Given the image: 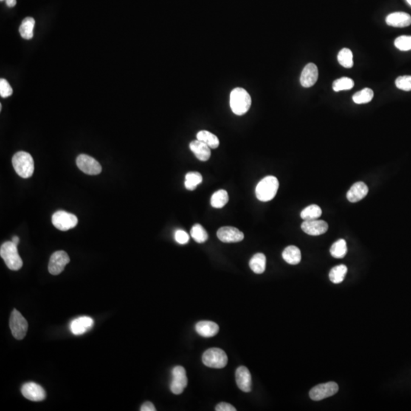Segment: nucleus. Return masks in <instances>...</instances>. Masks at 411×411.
Returning <instances> with one entry per match:
<instances>
[{"label":"nucleus","instance_id":"1","mask_svg":"<svg viewBox=\"0 0 411 411\" xmlns=\"http://www.w3.org/2000/svg\"><path fill=\"white\" fill-rule=\"evenodd\" d=\"M229 104L234 114L244 115L251 108V98L244 88H235L231 91Z\"/></svg>","mask_w":411,"mask_h":411},{"label":"nucleus","instance_id":"2","mask_svg":"<svg viewBox=\"0 0 411 411\" xmlns=\"http://www.w3.org/2000/svg\"><path fill=\"white\" fill-rule=\"evenodd\" d=\"M279 189V181L276 177L267 176L257 184L255 194L257 199L268 202L275 198Z\"/></svg>","mask_w":411,"mask_h":411},{"label":"nucleus","instance_id":"3","mask_svg":"<svg viewBox=\"0 0 411 411\" xmlns=\"http://www.w3.org/2000/svg\"><path fill=\"white\" fill-rule=\"evenodd\" d=\"M12 164L16 173L23 178H29L33 175L35 163L32 156L26 152L15 153L12 158Z\"/></svg>","mask_w":411,"mask_h":411},{"label":"nucleus","instance_id":"4","mask_svg":"<svg viewBox=\"0 0 411 411\" xmlns=\"http://www.w3.org/2000/svg\"><path fill=\"white\" fill-rule=\"evenodd\" d=\"M16 245L12 241L3 243L0 248V255L6 266L12 271H18L22 268L23 262L18 252Z\"/></svg>","mask_w":411,"mask_h":411},{"label":"nucleus","instance_id":"5","mask_svg":"<svg viewBox=\"0 0 411 411\" xmlns=\"http://www.w3.org/2000/svg\"><path fill=\"white\" fill-rule=\"evenodd\" d=\"M203 364L207 367L223 369L227 365L228 356L225 351L220 348L208 349L202 356Z\"/></svg>","mask_w":411,"mask_h":411},{"label":"nucleus","instance_id":"6","mask_svg":"<svg viewBox=\"0 0 411 411\" xmlns=\"http://www.w3.org/2000/svg\"><path fill=\"white\" fill-rule=\"evenodd\" d=\"M9 327L15 339L22 340L27 333L29 324L18 310L14 309L11 314Z\"/></svg>","mask_w":411,"mask_h":411},{"label":"nucleus","instance_id":"7","mask_svg":"<svg viewBox=\"0 0 411 411\" xmlns=\"http://www.w3.org/2000/svg\"><path fill=\"white\" fill-rule=\"evenodd\" d=\"M52 223L59 230L68 231L77 226L78 218L74 214L60 210L53 215Z\"/></svg>","mask_w":411,"mask_h":411},{"label":"nucleus","instance_id":"8","mask_svg":"<svg viewBox=\"0 0 411 411\" xmlns=\"http://www.w3.org/2000/svg\"><path fill=\"white\" fill-rule=\"evenodd\" d=\"M339 390L337 384L333 381L320 384L313 388L309 392V396L313 401H321L329 397L333 396Z\"/></svg>","mask_w":411,"mask_h":411},{"label":"nucleus","instance_id":"9","mask_svg":"<svg viewBox=\"0 0 411 411\" xmlns=\"http://www.w3.org/2000/svg\"><path fill=\"white\" fill-rule=\"evenodd\" d=\"M187 386L186 370L181 366L175 367L172 370V380L170 384L171 391L175 395H181Z\"/></svg>","mask_w":411,"mask_h":411},{"label":"nucleus","instance_id":"10","mask_svg":"<svg viewBox=\"0 0 411 411\" xmlns=\"http://www.w3.org/2000/svg\"><path fill=\"white\" fill-rule=\"evenodd\" d=\"M70 259L67 253L64 251H58L54 252L50 259L48 270L52 275H59L63 272L65 267L69 263Z\"/></svg>","mask_w":411,"mask_h":411},{"label":"nucleus","instance_id":"11","mask_svg":"<svg viewBox=\"0 0 411 411\" xmlns=\"http://www.w3.org/2000/svg\"><path fill=\"white\" fill-rule=\"evenodd\" d=\"M77 164L79 168L87 175H97L102 171V166L96 159L85 154L78 156Z\"/></svg>","mask_w":411,"mask_h":411},{"label":"nucleus","instance_id":"12","mask_svg":"<svg viewBox=\"0 0 411 411\" xmlns=\"http://www.w3.org/2000/svg\"><path fill=\"white\" fill-rule=\"evenodd\" d=\"M217 237L224 243H239L244 239V233L237 228L224 226L217 231Z\"/></svg>","mask_w":411,"mask_h":411},{"label":"nucleus","instance_id":"13","mask_svg":"<svg viewBox=\"0 0 411 411\" xmlns=\"http://www.w3.org/2000/svg\"><path fill=\"white\" fill-rule=\"evenodd\" d=\"M21 394L32 401H42L46 398V392L39 384L35 382L26 383L21 387Z\"/></svg>","mask_w":411,"mask_h":411},{"label":"nucleus","instance_id":"14","mask_svg":"<svg viewBox=\"0 0 411 411\" xmlns=\"http://www.w3.org/2000/svg\"><path fill=\"white\" fill-rule=\"evenodd\" d=\"M301 228L308 235L318 236L325 234L328 230V224L323 220H306L302 223Z\"/></svg>","mask_w":411,"mask_h":411},{"label":"nucleus","instance_id":"15","mask_svg":"<svg viewBox=\"0 0 411 411\" xmlns=\"http://www.w3.org/2000/svg\"><path fill=\"white\" fill-rule=\"evenodd\" d=\"M319 78V70L314 63H308L302 70L300 77V83L304 88L313 86Z\"/></svg>","mask_w":411,"mask_h":411},{"label":"nucleus","instance_id":"16","mask_svg":"<svg viewBox=\"0 0 411 411\" xmlns=\"http://www.w3.org/2000/svg\"><path fill=\"white\" fill-rule=\"evenodd\" d=\"M235 380L237 385L240 390L244 392H250L251 391L252 380L249 370L246 367H239L235 372Z\"/></svg>","mask_w":411,"mask_h":411},{"label":"nucleus","instance_id":"17","mask_svg":"<svg viewBox=\"0 0 411 411\" xmlns=\"http://www.w3.org/2000/svg\"><path fill=\"white\" fill-rule=\"evenodd\" d=\"M94 325V320L88 316H83L78 319H74L70 323L71 332L74 335H82L86 333L88 330L92 328Z\"/></svg>","mask_w":411,"mask_h":411},{"label":"nucleus","instance_id":"18","mask_svg":"<svg viewBox=\"0 0 411 411\" xmlns=\"http://www.w3.org/2000/svg\"><path fill=\"white\" fill-rule=\"evenodd\" d=\"M369 192L367 184L362 181L355 183L349 191L347 192V198L351 203H356L364 199Z\"/></svg>","mask_w":411,"mask_h":411},{"label":"nucleus","instance_id":"19","mask_svg":"<svg viewBox=\"0 0 411 411\" xmlns=\"http://www.w3.org/2000/svg\"><path fill=\"white\" fill-rule=\"evenodd\" d=\"M386 23L392 27H407L411 25V16L405 12H394L388 15Z\"/></svg>","mask_w":411,"mask_h":411},{"label":"nucleus","instance_id":"20","mask_svg":"<svg viewBox=\"0 0 411 411\" xmlns=\"http://www.w3.org/2000/svg\"><path fill=\"white\" fill-rule=\"evenodd\" d=\"M190 149L192 153L195 155L197 159L201 162H206L211 156V149L204 142L201 141H192L190 143Z\"/></svg>","mask_w":411,"mask_h":411},{"label":"nucleus","instance_id":"21","mask_svg":"<svg viewBox=\"0 0 411 411\" xmlns=\"http://www.w3.org/2000/svg\"><path fill=\"white\" fill-rule=\"evenodd\" d=\"M198 334L204 337H211L219 333L220 327L216 323L209 321H202L198 322L195 326Z\"/></svg>","mask_w":411,"mask_h":411},{"label":"nucleus","instance_id":"22","mask_svg":"<svg viewBox=\"0 0 411 411\" xmlns=\"http://www.w3.org/2000/svg\"><path fill=\"white\" fill-rule=\"evenodd\" d=\"M266 256L262 253L254 254L249 262L250 268L257 274H263L266 269Z\"/></svg>","mask_w":411,"mask_h":411},{"label":"nucleus","instance_id":"23","mask_svg":"<svg viewBox=\"0 0 411 411\" xmlns=\"http://www.w3.org/2000/svg\"><path fill=\"white\" fill-rule=\"evenodd\" d=\"M283 258L285 261L292 265L298 264L300 263L302 255L299 248L294 246H288L283 251Z\"/></svg>","mask_w":411,"mask_h":411},{"label":"nucleus","instance_id":"24","mask_svg":"<svg viewBox=\"0 0 411 411\" xmlns=\"http://www.w3.org/2000/svg\"><path fill=\"white\" fill-rule=\"evenodd\" d=\"M197 139L204 142L210 149H216L220 146V140H219L218 137L207 130H201V131L198 132L197 134Z\"/></svg>","mask_w":411,"mask_h":411},{"label":"nucleus","instance_id":"25","mask_svg":"<svg viewBox=\"0 0 411 411\" xmlns=\"http://www.w3.org/2000/svg\"><path fill=\"white\" fill-rule=\"evenodd\" d=\"M35 26V21L32 17H28L25 18L21 22L19 28V32L21 36L24 39L30 40L33 38L34 28Z\"/></svg>","mask_w":411,"mask_h":411},{"label":"nucleus","instance_id":"26","mask_svg":"<svg viewBox=\"0 0 411 411\" xmlns=\"http://www.w3.org/2000/svg\"><path fill=\"white\" fill-rule=\"evenodd\" d=\"M347 273V268L345 265L341 264L334 267L330 270L329 274V278L332 283H342L345 278L346 274Z\"/></svg>","mask_w":411,"mask_h":411},{"label":"nucleus","instance_id":"27","mask_svg":"<svg viewBox=\"0 0 411 411\" xmlns=\"http://www.w3.org/2000/svg\"><path fill=\"white\" fill-rule=\"evenodd\" d=\"M228 202H229V195L225 190H220L215 192L210 200L211 206L216 209L223 208Z\"/></svg>","mask_w":411,"mask_h":411},{"label":"nucleus","instance_id":"28","mask_svg":"<svg viewBox=\"0 0 411 411\" xmlns=\"http://www.w3.org/2000/svg\"><path fill=\"white\" fill-rule=\"evenodd\" d=\"M203 177L201 173L197 172H188L185 176L184 185L188 190H195L198 185L202 183Z\"/></svg>","mask_w":411,"mask_h":411},{"label":"nucleus","instance_id":"29","mask_svg":"<svg viewBox=\"0 0 411 411\" xmlns=\"http://www.w3.org/2000/svg\"><path fill=\"white\" fill-rule=\"evenodd\" d=\"M322 210L318 205H310L307 206L301 212V218L306 221V220H318V218L322 215Z\"/></svg>","mask_w":411,"mask_h":411},{"label":"nucleus","instance_id":"30","mask_svg":"<svg viewBox=\"0 0 411 411\" xmlns=\"http://www.w3.org/2000/svg\"><path fill=\"white\" fill-rule=\"evenodd\" d=\"M338 62L341 66L347 69L353 66V55L352 51L348 48H344L340 51L337 56Z\"/></svg>","mask_w":411,"mask_h":411},{"label":"nucleus","instance_id":"31","mask_svg":"<svg viewBox=\"0 0 411 411\" xmlns=\"http://www.w3.org/2000/svg\"><path fill=\"white\" fill-rule=\"evenodd\" d=\"M330 254L335 258H343L347 253V243L344 239H339L332 245Z\"/></svg>","mask_w":411,"mask_h":411},{"label":"nucleus","instance_id":"32","mask_svg":"<svg viewBox=\"0 0 411 411\" xmlns=\"http://www.w3.org/2000/svg\"><path fill=\"white\" fill-rule=\"evenodd\" d=\"M374 92L371 88H366L358 92L355 93L353 96V102L356 104H367L373 99Z\"/></svg>","mask_w":411,"mask_h":411},{"label":"nucleus","instance_id":"33","mask_svg":"<svg viewBox=\"0 0 411 411\" xmlns=\"http://www.w3.org/2000/svg\"><path fill=\"white\" fill-rule=\"evenodd\" d=\"M190 235L196 243H204L208 239V234L201 225L196 224L190 230Z\"/></svg>","mask_w":411,"mask_h":411},{"label":"nucleus","instance_id":"34","mask_svg":"<svg viewBox=\"0 0 411 411\" xmlns=\"http://www.w3.org/2000/svg\"><path fill=\"white\" fill-rule=\"evenodd\" d=\"M354 86V82L350 78L343 77L335 80L333 83V89L335 91H344V90H350Z\"/></svg>","mask_w":411,"mask_h":411},{"label":"nucleus","instance_id":"35","mask_svg":"<svg viewBox=\"0 0 411 411\" xmlns=\"http://www.w3.org/2000/svg\"><path fill=\"white\" fill-rule=\"evenodd\" d=\"M395 45L401 51H408L411 50V36H401L396 38Z\"/></svg>","mask_w":411,"mask_h":411},{"label":"nucleus","instance_id":"36","mask_svg":"<svg viewBox=\"0 0 411 411\" xmlns=\"http://www.w3.org/2000/svg\"><path fill=\"white\" fill-rule=\"evenodd\" d=\"M397 88L403 91H411V76L399 77L395 81Z\"/></svg>","mask_w":411,"mask_h":411},{"label":"nucleus","instance_id":"37","mask_svg":"<svg viewBox=\"0 0 411 411\" xmlns=\"http://www.w3.org/2000/svg\"><path fill=\"white\" fill-rule=\"evenodd\" d=\"M12 88L7 80L5 79L0 80V95L3 98H7L12 94Z\"/></svg>","mask_w":411,"mask_h":411},{"label":"nucleus","instance_id":"38","mask_svg":"<svg viewBox=\"0 0 411 411\" xmlns=\"http://www.w3.org/2000/svg\"><path fill=\"white\" fill-rule=\"evenodd\" d=\"M175 238L177 243L180 245L187 244L190 239L188 234L184 230H177L175 234Z\"/></svg>","mask_w":411,"mask_h":411},{"label":"nucleus","instance_id":"39","mask_svg":"<svg viewBox=\"0 0 411 411\" xmlns=\"http://www.w3.org/2000/svg\"><path fill=\"white\" fill-rule=\"evenodd\" d=\"M215 410L216 411H236V408L233 406L231 405L230 404H228L226 402L220 403L218 405L215 407Z\"/></svg>","mask_w":411,"mask_h":411},{"label":"nucleus","instance_id":"40","mask_svg":"<svg viewBox=\"0 0 411 411\" xmlns=\"http://www.w3.org/2000/svg\"><path fill=\"white\" fill-rule=\"evenodd\" d=\"M141 411H156V408L155 407V406L153 405V403L150 402V401H147V402L144 403L142 406H141L140 408Z\"/></svg>","mask_w":411,"mask_h":411},{"label":"nucleus","instance_id":"41","mask_svg":"<svg viewBox=\"0 0 411 411\" xmlns=\"http://www.w3.org/2000/svg\"><path fill=\"white\" fill-rule=\"evenodd\" d=\"M6 5L9 7H14L16 5V0H6Z\"/></svg>","mask_w":411,"mask_h":411},{"label":"nucleus","instance_id":"42","mask_svg":"<svg viewBox=\"0 0 411 411\" xmlns=\"http://www.w3.org/2000/svg\"><path fill=\"white\" fill-rule=\"evenodd\" d=\"M12 241L14 243V244L18 246V243H19V238H18V236H14L13 238H12Z\"/></svg>","mask_w":411,"mask_h":411},{"label":"nucleus","instance_id":"43","mask_svg":"<svg viewBox=\"0 0 411 411\" xmlns=\"http://www.w3.org/2000/svg\"><path fill=\"white\" fill-rule=\"evenodd\" d=\"M407 3H408L409 4H410V6H411V0H407Z\"/></svg>","mask_w":411,"mask_h":411},{"label":"nucleus","instance_id":"44","mask_svg":"<svg viewBox=\"0 0 411 411\" xmlns=\"http://www.w3.org/2000/svg\"><path fill=\"white\" fill-rule=\"evenodd\" d=\"M1 1H3V0H1Z\"/></svg>","mask_w":411,"mask_h":411}]
</instances>
